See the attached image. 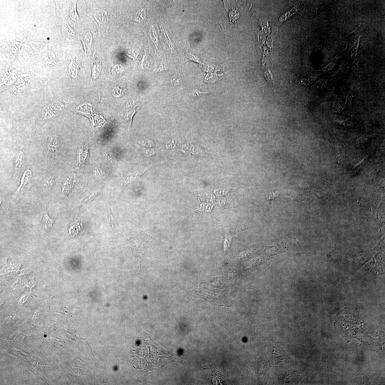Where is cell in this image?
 I'll return each mask as SVG.
<instances>
[{
    "mask_svg": "<svg viewBox=\"0 0 385 385\" xmlns=\"http://www.w3.org/2000/svg\"><path fill=\"white\" fill-rule=\"evenodd\" d=\"M186 55H187V57L189 58V59L192 60V61L197 62L200 64H201V62L200 60L197 57L194 56L192 54H188V53Z\"/></svg>",
    "mask_w": 385,
    "mask_h": 385,
    "instance_id": "20",
    "label": "cell"
},
{
    "mask_svg": "<svg viewBox=\"0 0 385 385\" xmlns=\"http://www.w3.org/2000/svg\"><path fill=\"white\" fill-rule=\"evenodd\" d=\"M272 358L277 363H290L293 362L280 345L274 346L273 347Z\"/></svg>",
    "mask_w": 385,
    "mask_h": 385,
    "instance_id": "2",
    "label": "cell"
},
{
    "mask_svg": "<svg viewBox=\"0 0 385 385\" xmlns=\"http://www.w3.org/2000/svg\"><path fill=\"white\" fill-rule=\"evenodd\" d=\"M145 18L146 10L144 9L137 11L132 16V18L133 20L139 22L143 21Z\"/></svg>",
    "mask_w": 385,
    "mask_h": 385,
    "instance_id": "9",
    "label": "cell"
},
{
    "mask_svg": "<svg viewBox=\"0 0 385 385\" xmlns=\"http://www.w3.org/2000/svg\"><path fill=\"white\" fill-rule=\"evenodd\" d=\"M106 215L110 228L112 229H116L117 226V224L111 215L109 208H108L106 211Z\"/></svg>",
    "mask_w": 385,
    "mask_h": 385,
    "instance_id": "11",
    "label": "cell"
},
{
    "mask_svg": "<svg viewBox=\"0 0 385 385\" xmlns=\"http://www.w3.org/2000/svg\"><path fill=\"white\" fill-rule=\"evenodd\" d=\"M43 221L44 224L45 228L47 231L53 228V220L49 217L48 212L44 209L43 211Z\"/></svg>",
    "mask_w": 385,
    "mask_h": 385,
    "instance_id": "7",
    "label": "cell"
},
{
    "mask_svg": "<svg viewBox=\"0 0 385 385\" xmlns=\"http://www.w3.org/2000/svg\"><path fill=\"white\" fill-rule=\"evenodd\" d=\"M47 147L48 154L53 156L56 155L60 149L59 140L56 135L49 137L48 139Z\"/></svg>",
    "mask_w": 385,
    "mask_h": 385,
    "instance_id": "3",
    "label": "cell"
},
{
    "mask_svg": "<svg viewBox=\"0 0 385 385\" xmlns=\"http://www.w3.org/2000/svg\"><path fill=\"white\" fill-rule=\"evenodd\" d=\"M298 6H296L294 7V8L291 10L290 11H288L287 12L285 13L284 14L280 17L279 19V21L281 22L284 21L286 20L287 19L289 18L291 16L293 15L295 13H296L298 11Z\"/></svg>",
    "mask_w": 385,
    "mask_h": 385,
    "instance_id": "12",
    "label": "cell"
},
{
    "mask_svg": "<svg viewBox=\"0 0 385 385\" xmlns=\"http://www.w3.org/2000/svg\"><path fill=\"white\" fill-rule=\"evenodd\" d=\"M207 93H208L207 92L201 91L198 89H195L190 92V97L196 98L199 97L200 95L203 94Z\"/></svg>",
    "mask_w": 385,
    "mask_h": 385,
    "instance_id": "16",
    "label": "cell"
},
{
    "mask_svg": "<svg viewBox=\"0 0 385 385\" xmlns=\"http://www.w3.org/2000/svg\"><path fill=\"white\" fill-rule=\"evenodd\" d=\"M163 34L166 38V42L167 43L169 48H170L171 49H172L173 48V45L171 42L170 38L169 37L168 34L167 33L166 30H163Z\"/></svg>",
    "mask_w": 385,
    "mask_h": 385,
    "instance_id": "19",
    "label": "cell"
},
{
    "mask_svg": "<svg viewBox=\"0 0 385 385\" xmlns=\"http://www.w3.org/2000/svg\"><path fill=\"white\" fill-rule=\"evenodd\" d=\"M81 39L83 43L85 54L86 56L90 55L92 49L93 41V37H92L90 31H88L83 38H81Z\"/></svg>",
    "mask_w": 385,
    "mask_h": 385,
    "instance_id": "4",
    "label": "cell"
},
{
    "mask_svg": "<svg viewBox=\"0 0 385 385\" xmlns=\"http://www.w3.org/2000/svg\"><path fill=\"white\" fill-rule=\"evenodd\" d=\"M295 375L294 373L289 371L285 373L282 375V380L286 383L290 382L294 380Z\"/></svg>",
    "mask_w": 385,
    "mask_h": 385,
    "instance_id": "15",
    "label": "cell"
},
{
    "mask_svg": "<svg viewBox=\"0 0 385 385\" xmlns=\"http://www.w3.org/2000/svg\"><path fill=\"white\" fill-rule=\"evenodd\" d=\"M135 108L131 110L129 112H128L125 115V118L126 120L129 121L130 125L131 126L132 119L133 116H134L135 113Z\"/></svg>",
    "mask_w": 385,
    "mask_h": 385,
    "instance_id": "17",
    "label": "cell"
},
{
    "mask_svg": "<svg viewBox=\"0 0 385 385\" xmlns=\"http://www.w3.org/2000/svg\"><path fill=\"white\" fill-rule=\"evenodd\" d=\"M145 57H146V54H145L144 55L142 59L141 62V68L143 67V62L144 61Z\"/></svg>",
    "mask_w": 385,
    "mask_h": 385,
    "instance_id": "22",
    "label": "cell"
},
{
    "mask_svg": "<svg viewBox=\"0 0 385 385\" xmlns=\"http://www.w3.org/2000/svg\"><path fill=\"white\" fill-rule=\"evenodd\" d=\"M170 81L172 85L174 86L180 85L182 83L181 77L179 72L173 74L171 77Z\"/></svg>",
    "mask_w": 385,
    "mask_h": 385,
    "instance_id": "10",
    "label": "cell"
},
{
    "mask_svg": "<svg viewBox=\"0 0 385 385\" xmlns=\"http://www.w3.org/2000/svg\"><path fill=\"white\" fill-rule=\"evenodd\" d=\"M76 1H75L74 2V4L72 5L71 10L70 11V16L71 18L76 22H78L79 17L77 14L76 9Z\"/></svg>",
    "mask_w": 385,
    "mask_h": 385,
    "instance_id": "14",
    "label": "cell"
},
{
    "mask_svg": "<svg viewBox=\"0 0 385 385\" xmlns=\"http://www.w3.org/2000/svg\"><path fill=\"white\" fill-rule=\"evenodd\" d=\"M149 35L151 38L152 42L154 43L157 48L158 45V40L157 37L155 29L154 26H152L149 31Z\"/></svg>",
    "mask_w": 385,
    "mask_h": 385,
    "instance_id": "13",
    "label": "cell"
},
{
    "mask_svg": "<svg viewBox=\"0 0 385 385\" xmlns=\"http://www.w3.org/2000/svg\"><path fill=\"white\" fill-rule=\"evenodd\" d=\"M352 96L350 95V94H348L346 98V105L348 106L351 105L352 103Z\"/></svg>",
    "mask_w": 385,
    "mask_h": 385,
    "instance_id": "21",
    "label": "cell"
},
{
    "mask_svg": "<svg viewBox=\"0 0 385 385\" xmlns=\"http://www.w3.org/2000/svg\"><path fill=\"white\" fill-rule=\"evenodd\" d=\"M168 67L166 64H160L154 68V71L156 72H161L168 70Z\"/></svg>",
    "mask_w": 385,
    "mask_h": 385,
    "instance_id": "18",
    "label": "cell"
},
{
    "mask_svg": "<svg viewBox=\"0 0 385 385\" xmlns=\"http://www.w3.org/2000/svg\"><path fill=\"white\" fill-rule=\"evenodd\" d=\"M32 177V172L29 169H26L24 172L21 178L20 186H19L16 192V194H18L21 188L23 186H25L31 180Z\"/></svg>",
    "mask_w": 385,
    "mask_h": 385,
    "instance_id": "5",
    "label": "cell"
},
{
    "mask_svg": "<svg viewBox=\"0 0 385 385\" xmlns=\"http://www.w3.org/2000/svg\"><path fill=\"white\" fill-rule=\"evenodd\" d=\"M54 183V179L52 176H49L45 178L43 181L42 189L44 193L49 192Z\"/></svg>",
    "mask_w": 385,
    "mask_h": 385,
    "instance_id": "6",
    "label": "cell"
},
{
    "mask_svg": "<svg viewBox=\"0 0 385 385\" xmlns=\"http://www.w3.org/2000/svg\"><path fill=\"white\" fill-rule=\"evenodd\" d=\"M25 158V154L23 151H19L17 155L15 162V170L16 174H19L21 170L22 164Z\"/></svg>",
    "mask_w": 385,
    "mask_h": 385,
    "instance_id": "8",
    "label": "cell"
},
{
    "mask_svg": "<svg viewBox=\"0 0 385 385\" xmlns=\"http://www.w3.org/2000/svg\"><path fill=\"white\" fill-rule=\"evenodd\" d=\"M89 17L93 19L97 27L99 35L107 34L109 28L113 19L112 13L104 9H96L89 12Z\"/></svg>",
    "mask_w": 385,
    "mask_h": 385,
    "instance_id": "1",
    "label": "cell"
}]
</instances>
